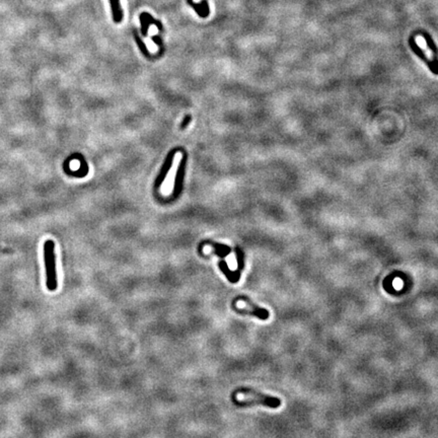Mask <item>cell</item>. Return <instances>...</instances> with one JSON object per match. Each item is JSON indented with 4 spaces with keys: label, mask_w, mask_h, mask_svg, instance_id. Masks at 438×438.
Listing matches in <instances>:
<instances>
[{
    "label": "cell",
    "mask_w": 438,
    "mask_h": 438,
    "mask_svg": "<svg viewBox=\"0 0 438 438\" xmlns=\"http://www.w3.org/2000/svg\"><path fill=\"white\" fill-rule=\"evenodd\" d=\"M236 393H242V394H245L248 396L246 399H243V400H237L234 397H231L233 404L236 405L237 407L245 408V407H251V406L259 405V406H264V407L271 408V409H277L282 404V402L279 397L264 394L262 392L257 391L256 389H252L249 387H240V388L236 389L232 394H236Z\"/></svg>",
    "instance_id": "6da1fadb"
},
{
    "label": "cell",
    "mask_w": 438,
    "mask_h": 438,
    "mask_svg": "<svg viewBox=\"0 0 438 438\" xmlns=\"http://www.w3.org/2000/svg\"><path fill=\"white\" fill-rule=\"evenodd\" d=\"M55 243L53 240L48 239L44 243V263L46 270V286L51 292L55 291L58 287L57 271H56V256Z\"/></svg>",
    "instance_id": "7a4b0ae2"
},
{
    "label": "cell",
    "mask_w": 438,
    "mask_h": 438,
    "mask_svg": "<svg viewBox=\"0 0 438 438\" xmlns=\"http://www.w3.org/2000/svg\"><path fill=\"white\" fill-rule=\"evenodd\" d=\"M236 299H240L241 301H244L248 308H238L236 306H232L233 309L238 312L239 314H248V315H252L261 320H267L270 317V312L268 309L264 308V307H260L258 305H256L253 302H251L247 297L245 296H239Z\"/></svg>",
    "instance_id": "3957f363"
},
{
    "label": "cell",
    "mask_w": 438,
    "mask_h": 438,
    "mask_svg": "<svg viewBox=\"0 0 438 438\" xmlns=\"http://www.w3.org/2000/svg\"><path fill=\"white\" fill-rule=\"evenodd\" d=\"M409 44H410V47H411V49H412V51L422 60V61H424L426 64H427V66H428V68L432 71V73H434L435 75H438V68L435 66V64H434V62L432 61V60H430L426 55H425V53H424V51L419 47V45L416 43V41H415V38L412 35L411 38H410V41H409Z\"/></svg>",
    "instance_id": "277c9868"
},
{
    "label": "cell",
    "mask_w": 438,
    "mask_h": 438,
    "mask_svg": "<svg viewBox=\"0 0 438 438\" xmlns=\"http://www.w3.org/2000/svg\"><path fill=\"white\" fill-rule=\"evenodd\" d=\"M174 154H175V150H171V151L167 154V156H166V158H165V160H164V162H163V164H162V166H161V169H160V171H159V174H158L157 177H156V180H155V187H156V188H159V187L162 185V182L165 180L166 175H167L168 171L170 170V168H171V166H172L173 158H174Z\"/></svg>",
    "instance_id": "5b68a950"
},
{
    "label": "cell",
    "mask_w": 438,
    "mask_h": 438,
    "mask_svg": "<svg viewBox=\"0 0 438 438\" xmlns=\"http://www.w3.org/2000/svg\"><path fill=\"white\" fill-rule=\"evenodd\" d=\"M186 162H187V155H184L180 163L177 166V171L175 174V179H174V187H173V196L177 197L181 191L182 188V182H184V177H185V169H186Z\"/></svg>",
    "instance_id": "8992f818"
},
{
    "label": "cell",
    "mask_w": 438,
    "mask_h": 438,
    "mask_svg": "<svg viewBox=\"0 0 438 438\" xmlns=\"http://www.w3.org/2000/svg\"><path fill=\"white\" fill-rule=\"evenodd\" d=\"M218 266H219V269H220V270L222 271V273L226 276V278L228 279V281H229L230 283L235 284V283H237V282L239 281V278H240V271H239L238 269H237L236 271H230V270L228 269V266H227L226 262L223 261V260L219 262Z\"/></svg>",
    "instance_id": "52a82bcc"
},
{
    "label": "cell",
    "mask_w": 438,
    "mask_h": 438,
    "mask_svg": "<svg viewBox=\"0 0 438 438\" xmlns=\"http://www.w3.org/2000/svg\"><path fill=\"white\" fill-rule=\"evenodd\" d=\"M188 3L194 8V10L198 13L200 17L205 18L209 15L210 9L207 0H202L200 3H195L193 0H188Z\"/></svg>",
    "instance_id": "ba28073f"
},
{
    "label": "cell",
    "mask_w": 438,
    "mask_h": 438,
    "mask_svg": "<svg viewBox=\"0 0 438 438\" xmlns=\"http://www.w3.org/2000/svg\"><path fill=\"white\" fill-rule=\"evenodd\" d=\"M108 1H110V5H111L112 17H113L114 22L120 23L124 17V12H123L122 6L120 4V0H108Z\"/></svg>",
    "instance_id": "9c48e42d"
},
{
    "label": "cell",
    "mask_w": 438,
    "mask_h": 438,
    "mask_svg": "<svg viewBox=\"0 0 438 438\" xmlns=\"http://www.w3.org/2000/svg\"><path fill=\"white\" fill-rule=\"evenodd\" d=\"M422 35H423V38L425 39V42H426V44H427V47H428L429 50L433 53V60H432V61L434 62L435 66L438 68V49H437V47H436V45H435V43H434L432 36H431L428 32L423 31V32H422Z\"/></svg>",
    "instance_id": "30bf717a"
},
{
    "label": "cell",
    "mask_w": 438,
    "mask_h": 438,
    "mask_svg": "<svg viewBox=\"0 0 438 438\" xmlns=\"http://www.w3.org/2000/svg\"><path fill=\"white\" fill-rule=\"evenodd\" d=\"M139 19H140V23H141V33H142V35L146 36L148 33V27H149V22H148L147 17H146V12H142L139 16Z\"/></svg>",
    "instance_id": "8fae6325"
},
{
    "label": "cell",
    "mask_w": 438,
    "mask_h": 438,
    "mask_svg": "<svg viewBox=\"0 0 438 438\" xmlns=\"http://www.w3.org/2000/svg\"><path fill=\"white\" fill-rule=\"evenodd\" d=\"M134 36H135V41H136V43H137V45H138V47H139V49L141 50V52L144 54V55H149V52H148V50H147V47H146V45L144 44V42L140 39V36L137 34V32L135 31L134 32Z\"/></svg>",
    "instance_id": "7c38bea8"
},
{
    "label": "cell",
    "mask_w": 438,
    "mask_h": 438,
    "mask_svg": "<svg viewBox=\"0 0 438 438\" xmlns=\"http://www.w3.org/2000/svg\"><path fill=\"white\" fill-rule=\"evenodd\" d=\"M236 259H237V268L238 270H242L244 267V261H243V252L241 251V249L239 247H236Z\"/></svg>",
    "instance_id": "4fadbf2b"
},
{
    "label": "cell",
    "mask_w": 438,
    "mask_h": 438,
    "mask_svg": "<svg viewBox=\"0 0 438 438\" xmlns=\"http://www.w3.org/2000/svg\"><path fill=\"white\" fill-rule=\"evenodd\" d=\"M146 17H147V20H148V22L149 23H153V24H155L157 27H158V29L159 30H162V26H161V23L158 21V20H156V19H154L149 13H147L146 12Z\"/></svg>",
    "instance_id": "5bb4252c"
},
{
    "label": "cell",
    "mask_w": 438,
    "mask_h": 438,
    "mask_svg": "<svg viewBox=\"0 0 438 438\" xmlns=\"http://www.w3.org/2000/svg\"><path fill=\"white\" fill-rule=\"evenodd\" d=\"M190 121H191V116H187V117H185V119H184V121H182V123H181V125H180V128H181V129L186 128V127L190 124Z\"/></svg>",
    "instance_id": "9a60e30c"
},
{
    "label": "cell",
    "mask_w": 438,
    "mask_h": 438,
    "mask_svg": "<svg viewBox=\"0 0 438 438\" xmlns=\"http://www.w3.org/2000/svg\"><path fill=\"white\" fill-rule=\"evenodd\" d=\"M152 41L155 43V44H157L159 47H161L162 46V42H161V40H160V38L159 36H157V35H154V36H152Z\"/></svg>",
    "instance_id": "2e32d148"
}]
</instances>
